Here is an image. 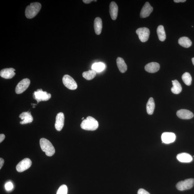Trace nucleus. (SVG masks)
Masks as SVG:
<instances>
[{
  "label": "nucleus",
  "instance_id": "nucleus-1",
  "mask_svg": "<svg viewBox=\"0 0 194 194\" xmlns=\"http://www.w3.org/2000/svg\"><path fill=\"white\" fill-rule=\"evenodd\" d=\"M99 127L97 120L92 117L88 116L82 121L81 128L84 130L93 131L96 130Z\"/></svg>",
  "mask_w": 194,
  "mask_h": 194
},
{
  "label": "nucleus",
  "instance_id": "nucleus-2",
  "mask_svg": "<svg viewBox=\"0 0 194 194\" xmlns=\"http://www.w3.org/2000/svg\"><path fill=\"white\" fill-rule=\"evenodd\" d=\"M41 5L38 2L31 3L30 5L26 7L25 11L26 16L28 19L34 17L41 10Z\"/></svg>",
  "mask_w": 194,
  "mask_h": 194
},
{
  "label": "nucleus",
  "instance_id": "nucleus-3",
  "mask_svg": "<svg viewBox=\"0 0 194 194\" xmlns=\"http://www.w3.org/2000/svg\"><path fill=\"white\" fill-rule=\"evenodd\" d=\"M40 144L42 150L45 152L47 156L52 157L54 155L55 149L50 140L45 138H42L40 140Z\"/></svg>",
  "mask_w": 194,
  "mask_h": 194
},
{
  "label": "nucleus",
  "instance_id": "nucleus-4",
  "mask_svg": "<svg viewBox=\"0 0 194 194\" xmlns=\"http://www.w3.org/2000/svg\"><path fill=\"white\" fill-rule=\"evenodd\" d=\"M33 97L37 100L38 104L40 101H46L50 100L51 97V95L46 91H43L41 89H40L35 91L33 93Z\"/></svg>",
  "mask_w": 194,
  "mask_h": 194
},
{
  "label": "nucleus",
  "instance_id": "nucleus-5",
  "mask_svg": "<svg viewBox=\"0 0 194 194\" xmlns=\"http://www.w3.org/2000/svg\"><path fill=\"white\" fill-rule=\"evenodd\" d=\"M194 185V179L190 178L178 183L176 186L178 190L183 191L191 188Z\"/></svg>",
  "mask_w": 194,
  "mask_h": 194
},
{
  "label": "nucleus",
  "instance_id": "nucleus-6",
  "mask_svg": "<svg viewBox=\"0 0 194 194\" xmlns=\"http://www.w3.org/2000/svg\"><path fill=\"white\" fill-rule=\"evenodd\" d=\"M64 85L71 90H75L77 88V84L73 78L68 75H65L62 79Z\"/></svg>",
  "mask_w": 194,
  "mask_h": 194
},
{
  "label": "nucleus",
  "instance_id": "nucleus-7",
  "mask_svg": "<svg viewBox=\"0 0 194 194\" xmlns=\"http://www.w3.org/2000/svg\"><path fill=\"white\" fill-rule=\"evenodd\" d=\"M136 33L142 42H145L148 41L150 34L149 28H140L137 30Z\"/></svg>",
  "mask_w": 194,
  "mask_h": 194
},
{
  "label": "nucleus",
  "instance_id": "nucleus-8",
  "mask_svg": "<svg viewBox=\"0 0 194 194\" xmlns=\"http://www.w3.org/2000/svg\"><path fill=\"white\" fill-rule=\"evenodd\" d=\"M30 84V80L28 79L22 80L17 84L15 91L17 94H21L23 93L28 88Z\"/></svg>",
  "mask_w": 194,
  "mask_h": 194
},
{
  "label": "nucleus",
  "instance_id": "nucleus-9",
  "mask_svg": "<svg viewBox=\"0 0 194 194\" xmlns=\"http://www.w3.org/2000/svg\"><path fill=\"white\" fill-rule=\"evenodd\" d=\"M32 165V162L28 158H26L22 160L17 165L16 170L19 172H23L29 168Z\"/></svg>",
  "mask_w": 194,
  "mask_h": 194
},
{
  "label": "nucleus",
  "instance_id": "nucleus-10",
  "mask_svg": "<svg viewBox=\"0 0 194 194\" xmlns=\"http://www.w3.org/2000/svg\"><path fill=\"white\" fill-rule=\"evenodd\" d=\"M64 116L63 113H58L56 117L55 124V129L58 131H61L64 126Z\"/></svg>",
  "mask_w": 194,
  "mask_h": 194
},
{
  "label": "nucleus",
  "instance_id": "nucleus-11",
  "mask_svg": "<svg viewBox=\"0 0 194 194\" xmlns=\"http://www.w3.org/2000/svg\"><path fill=\"white\" fill-rule=\"evenodd\" d=\"M153 8L148 2H146L142 9L140 12V17L142 18H145L150 15L152 12Z\"/></svg>",
  "mask_w": 194,
  "mask_h": 194
},
{
  "label": "nucleus",
  "instance_id": "nucleus-12",
  "mask_svg": "<svg viewBox=\"0 0 194 194\" xmlns=\"http://www.w3.org/2000/svg\"><path fill=\"white\" fill-rule=\"evenodd\" d=\"M175 139L176 136L173 133L164 132L162 136V143L166 144H170L175 142Z\"/></svg>",
  "mask_w": 194,
  "mask_h": 194
},
{
  "label": "nucleus",
  "instance_id": "nucleus-13",
  "mask_svg": "<svg viewBox=\"0 0 194 194\" xmlns=\"http://www.w3.org/2000/svg\"><path fill=\"white\" fill-rule=\"evenodd\" d=\"M15 69L13 68H5L2 70L0 72L1 76L5 79H12L15 75L14 72Z\"/></svg>",
  "mask_w": 194,
  "mask_h": 194
},
{
  "label": "nucleus",
  "instance_id": "nucleus-14",
  "mask_svg": "<svg viewBox=\"0 0 194 194\" xmlns=\"http://www.w3.org/2000/svg\"><path fill=\"white\" fill-rule=\"evenodd\" d=\"M177 115L179 119H192L194 116L192 112L186 109H181L178 111Z\"/></svg>",
  "mask_w": 194,
  "mask_h": 194
},
{
  "label": "nucleus",
  "instance_id": "nucleus-15",
  "mask_svg": "<svg viewBox=\"0 0 194 194\" xmlns=\"http://www.w3.org/2000/svg\"><path fill=\"white\" fill-rule=\"evenodd\" d=\"M19 118L22 120L20 122V123L21 124L31 123L33 120V117L29 111L22 113L19 115Z\"/></svg>",
  "mask_w": 194,
  "mask_h": 194
},
{
  "label": "nucleus",
  "instance_id": "nucleus-16",
  "mask_svg": "<svg viewBox=\"0 0 194 194\" xmlns=\"http://www.w3.org/2000/svg\"><path fill=\"white\" fill-rule=\"evenodd\" d=\"M119 8L117 4L114 2H111L109 6V12L111 19L115 20L117 19L118 16Z\"/></svg>",
  "mask_w": 194,
  "mask_h": 194
},
{
  "label": "nucleus",
  "instance_id": "nucleus-17",
  "mask_svg": "<svg viewBox=\"0 0 194 194\" xmlns=\"http://www.w3.org/2000/svg\"><path fill=\"white\" fill-rule=\"evenodd\" d=\"M160 66L157 62H151L146 65L145 66V70L150 73H154L159 71Z\"/></svg>",
  "mask_w": 194,
  "mask_h": 194
},
{
  "label": "nucleus",
  "instance_id": "nucleus-18",
  "mask_svg": "<svg viewBox=\"0 0 194 194\" xmlns=\"http://www.w3.org/2000/svg\"><path fill=\"white\" fill-rule=\"evenodd\" d=\"M177 158L178 161L182 162H190L193 160L192 157L189 154L186 153L178 154Z\"/></svg>",
  "mask_w": 194,
  "mask_h": 194
},
{
  "label": "nucleus",
  "instance_id": "nucleus-19",
  "mask_svg": "<svg viewBox=\"0 0 194 194\" xmlns=\"http://www.w3.org/2000/svg\"><path fill=\"white\" fill-rule=\"evenodd\" d=\"M94 28L96 34L99 35L101 34L102 28V21L100 17H97L95 19Z\"/></svg>",
  "mask_w": 194,
  "mask_h": 194
},
{
  "label": "nucleus",
  "instance_id": "nucleus-20",
  "mask_svg": "<svg viewBox=\"0 0 194 194\" xmlns=\"http://www.w3.org/2000/svg\"><path fill=\"white\" fill-rule=\"evenodd\" d=\"M117 64L120 72L124 73L126 72L127 67L123 59L122 58L118 57L117 59Z\"/></svg>",
  "mask_w": 194,
  "mask_h": 194
},
{
  "label": "nucleus",
  "instance_id": "nucleus-21",
  "mask_svg": "<svg viewBox=\"0 0 194 194\" xmlns=\"http://www.w3.org/2000/svg\"><path fill=\"white\" fill-rule=\"evenodd\" d=\"M178 43L184 48H188L191 46L192 42L188 37H182L178 40Z\"/></svg>",
  "mask_w": 194,
  "mask_h": 194
},
{
  "label": "nucleus",
  "instance_id": "nucleus-22",
  "mask_svg": "<svg viewBox=\"0 0 194 194\" xmlns=\"http://www.w3.org/2000/svg\"><path fill=\"white\" fill-rule=\"evenodd\" d=\"M173 87L171 88V92L174 94H178L181 92L182 88L181 84L177 80L172 81Z\"/></svg>",
  "mask_w": 194,
  "mask_h": 194
},
{
  "label": "nucleus",
  "instance_id": "nucleus-23",
  "mask_svg": "<svg viewBox=\"0 0 194 194\" xmlns=\"http://www.w3.org/2000/svg\"><path fill=\"white\" fill-rule=\"evenodd\" d=\"M155 108V104L153 98L150 97L147 102L146 109L147 113L149 115L153 114Z\"/></svg>",
  "mask_w": 194,
  "mask_h": 194
},
{
  "label": "nucleus",
  "instance_id": "nucleus-24",
  "mask_svg": "<svg viewBox=\"0 0 194 194\" xmlns=\"http://www.w3.org/2000/svg\"><path fill=\"white\" fill-rule=\"evenodd\" d=\"M157 32L160 41H164L166 38V35L164 26L162 25H160L158 26Z\"/></svg>",
  "mask_w": 194,
  "mask_h": 194
},
{
  "label": "nucleus",
  "instance_id": "nucleus-25",
  "mask_svg": "<svg viewBox=\"0 0 194 194\" xmlns=\"http://www.w3.org/2000/svg\"><path fill=\"white\" fill-rule=\"evenodd\" d=\"M96 75V72L93 70H89L82 73V76L85 79L88 80H92Z\"/></svg>",
  "mask_w": 194,
  "mask_h": 194
},
{
  "label": "nucleus",
  "instance_id": "nucleus-26",
  "mask_svg": "<svg viewBox=\"0 0 194 194\" xmlns=\"http://www.w3.org/2000/svg\"><path fill=\"white\" fill-rule=\"evenodd\" d=\"M105 68V65L101 62L93 64L92 66V70L96 72H101Z\"/></svg>",
  "mask_w": 194,
  "mask_h": 194
},
{
  "label": "nucleus",
  "instance_id": "nucleus-27",
  "mask_svg": "<svg viewBox=\"0 0 194 194\" xmlns=\"http://www.w3.org/2000/svg\"><path fill=\"white\" fill-rule=\"evenodd\" d=\"M182 79L185 84L187 86L191 85L192 81V78L191 76L188 72H186L184 73L182 76Z\"/></svg>",
  "mask_w": 194,
  "mask_h": 194
},
{
  "label": "nucleus",
  "instance_id": "nucleus-28",
  "mask_svg": "<svg viewBox=\"0 0 194 194\" xmlns=\"http://www.w3.org/2000/svg\"><path fill=\"white\" fill-rule=\"evenodd\" d=\"M67 187L65 185H63L58 189L57 194H67Z\"/></svg>",
  "mask_w": 194,
  "mask_h": 194
},
{
  "label": "nucleus",
  "instance_id": "nucleus-29",
  "mask_svg": "<svg viewBox=\"0 0 194 194\" xmlns=\"http://www.w3.org/2000/svg\"><path fill=\"white\" fill-rule=\"evenodd\" d=\"M5 188L6 191H10L13 188V184L11 182H8L5 184Z\"/></svg>",
  "mask_w": 194,
  "mask_h": 194
},
{
  "label": "nucleus",
  "instance_id": "nucleus-30",
  "mask_svg": "<svg viewBox=\"0 0 194 194\" xmlns=\"http://www.w3.org/2000/svg\"><path fill=\"white\" fill-rule=\"evenodd\" d=\"M137 194H150L144 189H140L138 191Z\"/></svg>",
  "mask_w": 194,
  "mask_h": 194
},
{
  "label": "nucleus",
  "instance_id": "nucleus-31",
  "mask_svg": "<svg viewBox=\"0 0 194 194\" xmlns=\"http://www.w3.org/2000/svg\"><path fill=\"white\" fill-rule=\"evenodd\" d=\"M5 136L3 134L0 135V142L1 143L5 139Z\"/></svg>",
  "mask_w": 194,
  "mask_h": 194
},
{
  "label": "nucleus",
  "instance_id": "nucleus-32",
  "mask_svg": "<svg viewBox=\"0 0 194 194\" xmlns=\"http://www.w3.org/2000/svg\"><path fill=\"white\" fill-rule=\"evenodd\" d=\"M4 161L2 158H0V169H1L4 164Z\"/></svg>",
  "mask_w": 194,
  "mask_h": 194
},
{
  "label": "nucleus",
  "instance_id": "nucleus-33",
  "mask_svg": "<svg viewBox=\"0 0 194 194\" xmlns=\"http://www.w3.org/2000/svg\"><path fill=\"white\" fill-rule=\"evenodd\" d=\"M174 1L175 2V3H180V2H182V3H183V2H186V0H175V1Z\"/></svg>",
  "mask_w": 194,
  "mask_h": 194
},
{
  "label": "nucleus",
  "instance_id": "nucleus-34",
  "mask_svg": "<svg viewBox=\"0 0 194 194\" xmlns=\"http://www.w3.org/2000/svg\"><path fill=\"white\" fill-rule=\"evenodd\" d=\"M93 1V0H83V2L86 4H89Z\"/></svg>",
  "mask_w": 194,
  "mask_h": 194
},
{
  "label": "nucleus",
  "instance_id": "nucleus-35",
  "mask_svg": "<svg viewBox=\"0 0 194 194\" xmlns=\"http://www.w3.org/2000/svg\"><path fill=\"white\" fill-rule=\"evenodd\" d=\"M32 105L33 106V108H35V106H37V104H32Z\"/></svg>",
  "mask_w": 194,
  "mask_h": 194
},
{
  "label": "nucleus",
  "instance_id": "nucleus-36",
  "mask_svg": "<svg viewBox=\"0 0 194 194\" xmlns=\"http://www.w3.org/2000/svg\"><path fill=\"white\" fill-rule=\"evenodd\" d=\"M192 63L194 66V57L192 58Z\"/></svg>",
  "mask_w": 194,
  "mask_h": 194
}]
</instances>
